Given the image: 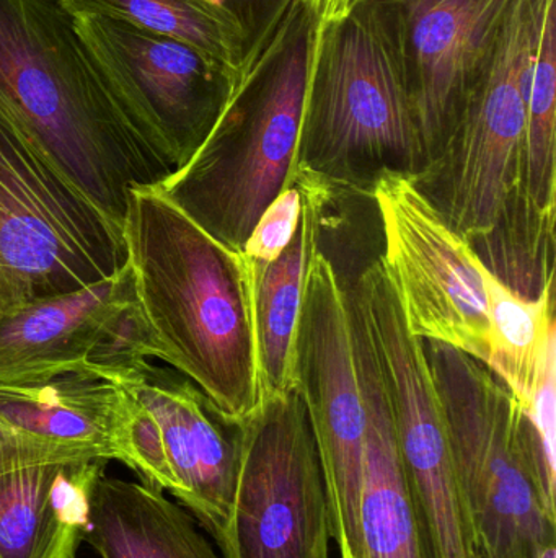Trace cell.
Segmentation results:
<instances>
[{
    "label": "cell",
    "mask_w": 556,
    "mask_h": 558,
    "mask_svg": "<svg viewBox=\"0 0 556 558\" xmlns=\"http://www.w3.org/2000/svg\"><path fill=\"white\" fill-rule=\"evenodd\" d=\"M123 239L152 357L240 423L263 399L250 260L157 189L131 190Z\"/></svg>",
    "instance_id": "cell-1"
},
{
    "label": "cell",
    "mask_w": 556,
    "mask_h": 558,
    "mask_svg": "<svg viewBox=\"0 0 556 558\" xmlns=\"http://www.w3.org/2000/svg\"><path fill=\"white\" fill-rule=\"evenodd\" d=\"M0 110L121 231L131 190L172 175L121 110L62 0H0Z\"/></svg>",
    "instance_id": "cell-2"
},
{
    "label": "cell",
    "mask_w": 556,
    "mask_h": 558,
    "mask_svg": "<svg viewBox=\"0 0 556 558\" xmlns=\"http://www.w3.org/2000/svg\"><path fill=\"white\" fill-rule=\"evenodd\" d=\"M548 3L509 2L453 137L413 179L470 247L489 239L498 254L521 264L555 252V232L534 218L522 185L529 94Z\"/></svg>",
    "instance_id": "cell-3"
},
{
    "label": "cell",
    "mask_w": 556,
    "mask_h": 558,
    "mask_svg": "<svg viewBox=\"0 0 556 558\" xmlns=\"http://www.w3.org/2000/svg\"><path fill=\"white\" fill-rule=\"evenodd\" d=\"M316 22L299 0L245 58L209 136L156 186L199 228L235 252L264 209L297 179L300 118Z\"/></svg>",
    "instance_id": "cell-4"
},
{
    "label": "cell",
    "mask_w": 556,
    "mask_h": 558,
    "mask_svg": "<svg viewBox=\"0 0 556 558\" xmlns=\"http://www.w3.org/2000/svg\"><path fill=\"white\" fill-rule=\"evenodd\" d=\"M424 350L475 554L541 557L556 546L555 461L521 403L485 364L440 341H424Z\"/></svg>",
    "instance_id": "cell-5"
},
{
    "label": "cell",
    "mask_w": 556,
    "mask_h": 558,
    "mask_svg": "<svg viewBox=\"0 0 556 558\" xmlns=\"http://www.w3.org/2000/svg\"><path fill=\"white\" fill-rule=\"evenodd\" d=\"M420 141L404 82L374 10L316 23L300 118L297 173L371 196L387 172L418 177Z\"/></svg>",
    "instance_id": "cell-6"
},
{
    "label": "cell",
    "mask_w": 556,
    "mask_h": 558,
    "mask_svg": "<svg viewBox=\"0 0 556 558\" xmlns=\"http://www.w3.org/2000/svg\"><path fill=\"white\" fill-rule=\"evenodd\" d=\"M126 264L123 231L0 110V311L78 291Z\"/></svg>",
    "instance_id": "cell-7"
},
{
    "label": "cell",
    "mask_w": 556,
    "mask_h": 558,
    "mask_svg": "<svg viewBox=\"0 0 556 558\" xmlns=\"http://www.w3.org/2000/svg\"><path fill=\"white\" fill-rule=\"evenodd\" d=\"M356 298L384 379L421 554L423 558H473L475 541L424 341L408 330L382 265H371L359 275Z\"/></svg>",
    "instance_id": "cell-8"
},
{
    "label": "cell",
    "mask_w": 556,
    "mask_h": 558,
    "mask_svg": "<svg viewBox=\"0 0 556 558\" xmlns=\"http://www.w3.org/2000/svg\"><path fill=\"white\" fill-rule=\"evenodd\" d=\"M325 481L299 390L267 396L238 423L222 558H329Z\"/></svg>",
    "instance_id": "cell-9"
},
{
    "label": "cell",
    "mask_w": 556,
    "mask_h": 558,
    "mask_svg": "<svg viewBox=\"0 0 556 558\" xmlns=\"http://www.w3.org/2000/svg\"><path fill=\"white\" fill-rule=\"evenodd\" d=\"M294 373L322 464L332 539L339 558H365L359 530L365 400L346 286L322 247L313 252L307 274Z\"/></svg>",
    "instance_id": "cell-10"
},
{
    "label": "cell",
    "mask_w": 556,
    "mask_h": 558,
    "mask_svg": "<svg viewBox=\"0 0 556 558\" xmlns=\"http://www.w3.org/2000/svg\"><path fill=\"white\" fill-rule=\"evenodd\" d=\"M74 16L134 130L170 172L182 169L221 117L238 74L180 39L124 20Z\"/></svg>",
    "instance_id": "cell-11"
},
{
    "label": "cell",
    "mask_w": 556,
    "mask_h": 558,
    "mask_svg": "<svg viewBox=\"0 0 556 558\" xmlns=\"http://www.w3.org/2000/svg\"><path fill=\"white\" fill-rule=\"evenodd\" d=\"M384 235L381 260L405 324L486 364L489 312L482 262L431 205L413 177L387 172L371 192Z\"/></svg>",
    "instance_id": "cell-12"
},
{
    "label": "cell",
    "mask_w": 556,
    "mask_h": 558,
    "mask_svg": "<svg viewBox=\"0 0 556 558\" xmlns=\"http://www.w3.org/2000/svg\"><path fill=\"white\" fill-rule=\"evenodd\" d=\"M366 2L394 52L420 141L423 172L453 137L511 0Z\"/></svg>",
    "instance_id": "cell-13"
},
{
    "label": "cell",
    "mask_w": 556,
    "mask_h": 558,
    "mask_svg": "<svg viewBox=\"0 0 556 558\" xmlns=\"http://www.w3.org/2000/svg\"><path fill=\"white\" fill-rule=\"evenodd\" d=\"M162 429L175 475V498L218 543L234 497L238 423L225 418L205 392L173 367L146 361L121 379Z\"/></svg>",
    "instance_id": "cell-14"
},
{
    "label": "cell",
    "mask_w": 556,
    "mask_h": 558,
    "mask_svg": "<svg viewBox=\"0 0 556 558\" xmlns=\"http://www.w3.org/2000/svg\"><path fill=\"white\" fill-rule=\"evenodd\" d=\"M133 292L126 264L114 277L78 291L0 311V387L87 371L108 320Z\"/></svg>",
    "instance_id": "cell-15"
},
{
    "label": "cell",
    "mask_w": 556,
    "mask_h": 558,
    "mask_svg": "<svg viewBox=\"0 0 556 558\" xmlns=\"http://www.w3.org/2000/svg\"><path fill=\"white\" fill-rule=\"evenodd\" d=\"M366 412L359 530L365 558H423L407 474L371 335L351 284L346 286Z\"/></svg>",
    "instance_id": "cell-16"
},
{
    "label": "cell",
    "mask_w": 556,
    "mask_h": 558,
    "mask_svg": "<svg viewBox=\"0 0 556 558\" xmlns=\"http://www.w3.org/2000/svg\"><path fill=\"white\" fill-rule=\"evenodd\" d=\"M108 461L46 462L0 474V558H77L91 488Z\"/></svg>",
    "instance_id": "cell-17"
},
{
    "label": "cell",
    "mask_w": 556,
    "mask_h": 558,
    "mask_svg": "<svg viewBox=\"0 0 556 558\" xmlns=\"http://www.w3.org/2000/svg\"><path fill=\"white\" fill-rule=\"evenodd\" d=\"M302 195L299 225L274 260L251 264L255 338L263 397L296 389L294 356L304 289L333 192L313 177L297 173Z\"/></svg>",
    "instance_id": "cell-18"
},
{
    "label": "cell",
    "mask_w": 556,
    "mask_h": 558,
    "mask_svg": "<svg viewBox=\"0 0 556 558\" xmlns=\"http://www.w3.org/2000/svg\"><path fill=\"white\" fill-rule=\"evenodd\" d=\"M121 387L97 374H61L0 387V426L74 459L114 461Z\"/></svg>",
    "instance_id": "cell-19"
},
{
    "label": "cell",
    "mask_w": 556,
    "mask_h": 558,
    "mask_svg": "<svg viewBox=\"0 0 556 558\" xmlns=\"http://www.w3.org/2000/svg\"><path fill=\"white\" fill-rule=\"evenodd\" d=\"M198 526L163 492L103 472L91 488L84 543L100 558H222Z\"/></svg>",
    "instance_id": "cell-20"
},
{
    "label": "cell",
    "mask_w": 556,
    "mask_h": 558,
    "mask_svg": "<svg viewBox=\"0 0 556 558\" xmlns=\"http://www.w3.org/2000/svg\"><path fill=\"white\" fill-rule=\"evenodd\" d=\"M489 312L485 366L528 409L545 367L555 360V284L539 298L518 294L482 264Z\"/></svg>",
    "instance_id": "cell-21"
},
{
    "label": "cell",
    "mask_w": 556,
    "mask_h": 558,
    "mask_svg": "<svg viewBox=\"0 0 556 558\" xmlns=\"http://www.w3.org/2000/svg\"><path fill=\"white\" fill-rule=\"evenodd\" d=\"M74 15L98 13L180 39L238 74L245 61L240 29L206 0H62Z\"/></svg>",
    "instance_id": "cell-22"
},
{
    "label": "cell",
    "mask_w": 556,
    "mask_h": 558,
    "mask_svg": "<svg viewBox=\"0 0 556 558\" xmlns=\"http://www.w3.org/2000/svg\"><path fill=\"white\" fill-rule=\"evenodd\" d=\"M556 0H551L539 41L524 146V195L534 218L555 231L556 213Z\"/></svg>",
    "instance_id": "cell-23"
},
{
    "label": "cell",
    "mask_w": 556,
    "mask_h": 558,
    "mask_svg": "<svg viewBox=\"0 0 556 558\" xmlns=\"http://www.w3.org/2000/svg\"><path fill=\"white\" fill-rule=\"evenodd\" d=\"M120 387L123 397L114 432V461L133 471L144 487L175 497L178 484L156 416L129 390Z\"/></svg>",
    "instance_id": "cell-24"
},
{
    "label": "cell",
    "mask_w": 556,
    "mask_h": 558,
    "mask_svg": "<svg viewBox=\"0 0 556 558\" xmlns=\"http://www.w3.org/2000/svg\"><path fill=\"white\" fill-rule=\"evenodd\" d=\"M300 209H302V195L296 179V182L287 185L264 209L242 254L251 264H267L274 260L293 239L299 225Z\"/></svg>",
    "instance_id": "cell-25"
},
{
    "label": "cell",
    "mask_w": 556,
    "mask_h": 558,
    "mask_svg": "<svg viewBox=\"0 0 556 558\" xmlns=\"http://www.w3.org/2000/svg\"><path fill=\"white\" fill-rule=\"evenodd\" d=\"M227 16L244 38L245 58L257 51L283 20L293 0H206Z\"/></svg>",
    "instance_id": "cell-26"
},
{
    "label": "cell",
    "mask_w": 556,
    "mask_h": 558,
    "mask_svg": "<svg viewBox=\"0 0 556 558\" xmlns=\"http://www.w3.org/2000/svg\"><path fill=\"white\" fill-rule=\"evenodd\" d=\"M62 461H84V459L71 458L65 452L49 448V446L33 441V439L23 438V436L0 426V474L12 471V469L25 468V465Z\"/></svg>",
    "instance_id": "cell-27"
},
{
    "label": "cell",
    "mask_w": 556,
    "mask_h": 558,
    "mask_svg": "<svg viewBox=\"0 0 556 558\" xmlns=\"http://www.w3.org/2000/svg\"><path fill=\"white\" fill-rule=\"evenodd\" d=\"M313 22L325 23L343 19L356 5V0H299Z\"/></svg>",
    "instance_id": "cell-28"
},
{
    "label": "cell",
    "mask_w": 556,
    "mask_h": 558,
    "mask_svg": "<svg viewBox=\"0 0 556 558\" xmlns=\"http://www.w3.org/2000/svg\"><path fill=\"white\" fill-rule=\"evenodd\" d=\"M473 558H485L483 556H480V554H475V557ZM539 558H556V546L548 547V549H545L544 553L541 554V557Z\"/></svg>",
    "instance_id": "cell-29"
}]
</instances>
